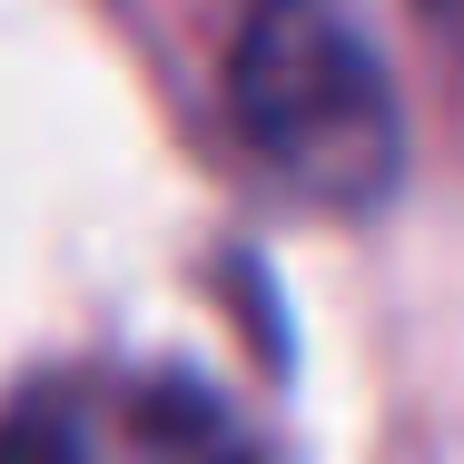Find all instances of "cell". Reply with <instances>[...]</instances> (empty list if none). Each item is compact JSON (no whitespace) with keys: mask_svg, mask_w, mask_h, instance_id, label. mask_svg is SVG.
<instances>
[{"mask_svg":"<svg viewBox=\"0 0 464 464\" xmlns=\"http://www.w3.org/2000/svg\"><path fill=\"white\" fill-rule=\"evenodd\" d=\"M227 119L247 159L306 208L366 218L405 179V109L366 30L326 0H247L227 40Z\"/></svg>","mask_w":464,"mask_h":464,"instance_id":"obj_1","label":"cell"},{"mask_svg":"<svg viewBox=\"0 0 464 464\" xmlns=\"http://www.w3.org/2000/svg\"><path fill=\"white\" fill-rule=\"evenodd\" d=\"M435 20H445V30H455V40H464V0H435Z\"/></svg>","mask_w":464,"mask_h":464,"instance_id":"obj_4","label":"cell"},{"mask_svg":"<svg viewBox=\"0 0 464 464\" xmlns=\"http://www.w3.org/2000/svg\"><path fill=\"white\" fill-rule=\"evenodd\" d=\"M0 464H109V415L80 385H30L0 415Z\"/></svg>","mask_w":464,"mask_h":464,"instance_id":"obj_3","label":"cell"},{"mask_svg":"<svg viewBox=\"0 0 464 464\" xmlns=\"http://www.w3.org/2000/svg\"><path fill=\"white\" fill-rule=\"evenodd\" d=\"M109 435H119V464H257L247 425H237L208 385H188V375L129 385L119 415H109Z\"/></svg>","mask_w":464,"mask_h":464,"instance_id":"obj_2","label":"cell"}]
</instances>
